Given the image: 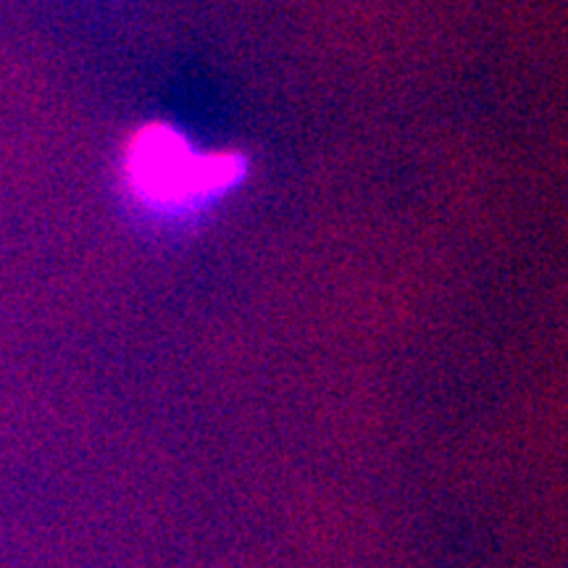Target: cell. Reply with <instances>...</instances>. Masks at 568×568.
Segmentation results:
<instances>
[{
	"instance_id": "1",
	"label": "cell",
	"mask_w": 568,
	"mask_h": 568,
	"mask_svg": "<svg viewBox=\"0 0 568 568\" xmlns=\"http://www.w3.org/2000/svg\"><path fill=\"white\" fill-rule=\"evenodd\" d=\"M247 161L237 151L195 153L172 124H140L124 142V187L153 211H187L243 180Z\"/></svg>"
}]
</instances>
